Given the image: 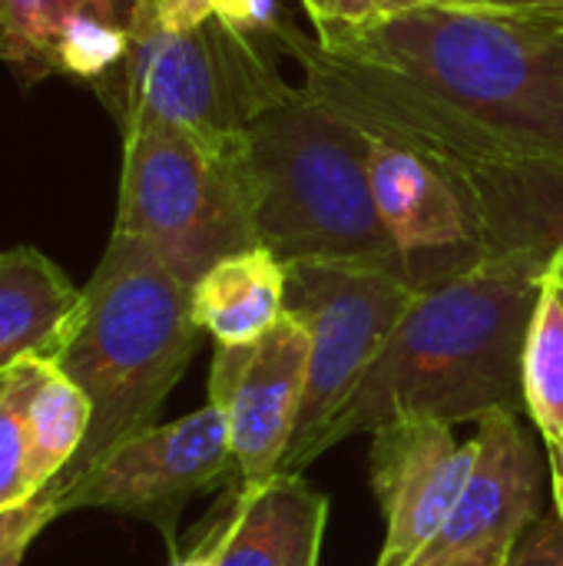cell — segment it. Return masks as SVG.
<instances>
[{"label":"cell","instance_id":"1","mask_svg":"<svg viewBox=\"0 0 563 566\" xmlns=\"http://www.w3.org/2000/svg\"><path fill=\"white\" fill-rule=\"evenodd\" d=\"M272 40L319 103L455 176L563 159V20L421 7L315 40L282 23Z\"/></svg>","mask_w":563,"mask_h":566},{"label":"cell","instance_id":"2","mask_svg":"<svg viewBox=\"0 0 563 566\" xmlns=\"http://www.w3.org/2000/svg\"><path fill=\"white\" fill-rule=\"evenodd\" d=\"M544 272L531 255L504 252L421 285L388 345L302 454L299 474L395 418L421 415L455 428L501 408L524 411L521 355Z\"/></svg>","mask_w":563,"mask_h":566},{"label":"cell","instance_id":"3","mask_svg":"<svg viewBox=\"0 0 563 566\" xmlns=\"http://www.w3.org/2000/svg\"><path fill=\"white\" fill-rule=\"evenodd\" d=\"M199 335L192 289L143 239L113 232L83 285L73 335L53 361L90 401V434L56 481L76 478L156 424Z\"/></svg>","mask_w":563,"mask_h":566},{"label":"cell","instance_id":"4","mask_svg":"<svg viewBox=\"0 0 563 566\" xmlns=\"http://www.w3.org/2000/svg\"><path fill=\"white\" fill-rule=\"evenodd\" d=\"M256 239L282 265L362 262L411 275L375 209L372 136L305 86L249 129Z\"/></svg>","mask_w":563,"mask_h":566},{"label":"cell","instance_id":"5","mask_svg":"<svg viewBox=\"0 0 563 566\" xmlns=\"http://www.w3.org/2000/svg\"><path fill=\"white\" fill-rule=\"evenodd\" d=\"M113 232L143 239L189 289L219 259L259 245L249 139L143 119L123 129Z\"/></svg>","mask_w":563,"mask_h":566},{"label":"cell","instance_id":"6","mask_svg":"<svg viewBox=\"0 0 563 566\" xmlns=\"http://www.w3.org/2000/svg\"><path fill=\"white\" fill-rule=\"evenodd\" d=\"M96 86L123 129L156 119L199 136H239L295 93L262 40L222 13L196 23L136 20L126 56Z\"/></svg>","mask_w":563,"mask_h":566},{"label":"cell","instance_id":"7","mask_svg":"<svg viewBox=\"0 0 563 566\" xmlns=\"http://www.w3.org/2000/svg\"><path fill=\"white\" fill-rule=\"evenodd\" d=\"M421 285L385 265L292 262L285 265V315L309 332V378L282 474H299L302 454L335 418L378 352L388 345Z\"/></svg>","mask_w":563,"mask_h":566},{"label":"cell","instance_id":"8","mask_svg":"<svg viewBox=\"0 0 563 566\" xmlns=\"http://www.w3.org/2000/svg\"><path fill=\"white\" fill-rule=\"evenodd\" d=\"M236 478L229 428L219 408L206 405L169 424H153L143 434L116 444L76 478L53 481L60 517L73 511H113L153 524L176 557V524L183 507Z\"/></svg>","mask_w":563,"mask_h":566},{"label":"cell","instance_id":"9","mask_svg":"<svg viewBox=\"0 0 563 566\" xmlns=\"http://www.w3.org/2000/svg\"><path fill=\"white\" fill-rule=\"evenodd\" d=\"M309 352V332L292 315H282L252 345H216L209 405L229 428L236 488H256L279 474L305 398Z\"/></svg>","mask_w":563,"mask_h":566},{"label":"cell","instance_id":"10","mask_svg":"<svg viewBox=\"0 0 563 566\" xmlns=\"http://www.w3.org/2000/svg\"><path fill=\"white\" fill-rule=\"evenodd\" d=\"M372 488L385 514L375 566H411L445 527L475 464V441H458L438 418H395L372 431Z\"/></svg>","mask_w":563,"mask_h":566},{"label":"cell","instance_id":"11","mask_svg":"<svg viewBox=\"0 0 563 566\" xmlns=\"http://www.w3.org/2000/svg\"><path fill=\"white\" fill-rule=\"evenodd\" d=\"M368 179L382 226L418 285L481 259L478 222L461 176L411 149L372 139Z\"/></svg>","mask_w":563,"mask_h":566},{"label":"cell","instance_id":"12","mask_svg":"<svg viewBox=\"0 0 563 566\" xmlns=\"http://www.w3.org/2000/svg\"><path fill=\"white\" fill-rule=\"evenodd\" d=\"M471 474L438 531L411 566H435L491 544H514L541 517V461L518 411L475 421Z\"/></svg>","mask_w":563,"mask_h":566},{"label":"cell","instance_id":"13","mask_svg":"<svg viewBox=\"0 0 563 566\" xmlns=\"http://www.w3.org/2000/svg\"><path fill=\"white\" fill-rule=\"evenodd\" d=\"M471 196L481 255L521 252L551 265L563 255V159H521L461 176Z\"/></svg>","mask_w":563,"mask_h":566},{"label":"cell","instance_id":"14","mask_svg":"<svg viewBox=\"0 0 563 566\" xmlns=\"http://www.w3.org/2000/svg\"><path fill=\"white\" fill-rule=\"evenodd\" d=\"M329 497L302 474L236 488L219 566H319Z\"/></svg>","mask_w":563,"mask_h":566},{"label":"cell","instance_id":"15","mask_svg":"<svg viewBox=\"0 0 563 566\" xmlns=\"http://www.w3.org/2000/svg\"><path fill=\"white\" fill-rule=\"evenodd\" d=\"M83 289L33 245L0 252V375L23 361H56L66 348Z\"/></svg>","mask_w":563,"mask_h":566},{"label":"cell","instance_id":"16","mask_svg":"<svg viewBox=\"0 0 563 566\" xmlns=\"http://www.w3.org/2000/svg\"><path fill=\"white\" fill-rule=\"evenodd\" d=\"M129 33L90 17L80 0H0V53L30 70L100 83L126 56Z\"/></svg>","mask_w":563,"mask_h":566},{"label":"cell","instance_id":"17","mask_svg":"<svg viewBox=\"0 0 563 566\" xmlns=\"http://www.w3.org/2000/svg\"><path fill=\"white\" fill-rule=\"evenodd\" d=\"M285 315V265L262 245L219 259L192 285V322L222 348L259 342Z\"/></svg>","mask_w":563,"mask_h":566},{"label":"cell","instance_id":"18","mask_svg":"<svg viewBox=\"0 0 563 566\" xmlns=\"http://www.w3.org/2000/svg\"><path fill=\"white\" fill-rule=\"evenodd\" d=\"M524 411L548 448L563 444V279L548 265L521 355Z\"/></svg>","mask_w":563,"mask_h":566},{"label":"cell","instance_id":"19","mask_svg":"<svg viewBox=\"0 0 563 566\" xmlns=\"http://www.w3.org/2000/svg\"><path fill=\"white\" fill-rule=\"evenodd\" d=\"M30 434V484L43 494L80 454L90 434V401L86 395L46 361L27 405Z\"/></svg>","mask_w":563,"mask_h":566},{"label":"cell","instance_id":"20","mask_svg":"<svg viewBox=\"0 0 563 566\" xmlns=\"http://www.w3.org/2000/svg\"><path fill=\"white\" fill-rule=\"evenodd\" d=\"M46 361H23L0 385V511L40 497L30 484V434L27 405Z\"/></svg>","mask_w":563,"mask_h":566},{"label":"cell","instance_id":"21","mask_svg":"<svg viewBox=\"0 0 563 566\" xmlns=\"http://www.w3.org/2000/svg\"><path fill=\"white\" fill-rule=\"evenodd\" d=\"M56 517H60V507H56L53 488H46L40 497L27 501L20 507L0 511V557L10 554L13 547H30L33 537Z\"/></svg>","mask_w":563,"mask_h":566},{"label":"cell","instance_id":"22","mask_svg":"<svg viewBox=\"0 0 563 566\" xmlns=\"http://www.w3.org/2000/svg\"><path fill=\"white\" fill-rule=\"evenodd\" d=\"M501 566H563V521L557 514L538 517L511 547Z\"/></svg>","mask_w":563,"mask_h":566},{"label":"cell","instance_id":"23","mask_svg":"<svg viewBox=\"0 0 563 566\" xmlns=\"http://www.w3.org/2000/svg\"><path fill=\"white\" fill-rule=\"evenodd\" d=\"M216 13L256 40H272L282 27L275 0H216Z\"/></svg>","mask_w":563,"mask_h":566},{"label":"cell","instance_id":"24","mask_svg":"<svg viewBox=\"0 0 563 566\" xmlns=\"http://www.w3.org/2000/svg\"><path fill=\"white\" fill-rule=\"evenodd\" d=\"M302 7L309 10L319 36L358 27L375 17V0H302Z\"/></svg>","mask_w":563,"mask_h":566},{"label":"cell","instance_id":"25","mask_svg":"<svg viewBox=\"0 0 563 566\" xmlns=\"http://www.w3.org/2000/svg\"><path fill=\"white\" fill-rule=\"evenodd\" d=\"M229 511H222L219 517L209 521L202 541H196V547L189 554H176L173 566H219V547H222V537H226V527H229Z\"/></svg>","mask_w":563,"mask_h":566},{"label":"cell","instance_id":"26","mask_svg":"<svg viewBox=\"0 0 563 566\" xmlns=\"http://www.w3.org/2000/svg\"><path fill=\"white\" fill-rule=\"evenodd\" d=\"M468 7L501 10V13H524V17H554L563 20V0H475Z\"/></svg>","mask_w":563,"mask_h":566},{"label":"cell","instance_id":"27","mask_svg":"<svg viewBox=\"0 0 563 566\" xmlns=\"http://www.w3.org/2000/svg\"><path fill=\"white\" fill-rule=\"evenodd\" d=\"M514 544H491V547H481V551H471V554H461V557H451V560H441L435 566H501L508 560Z\"/></svg>","mask_w":563,"mask_h":566},{"label":"cell","instance_id":"28","mask_svg":"<svg viewBox=\"0 0 563 566\" xmlns=\"http://www.w3.org/2000/svg\"><path fill=\"white\" fill-rule=\"evenodd\" d=\"M475 0H378L375 13H405V10H421V7H468Z\"/></svg>","mask_w":563,"mask_h":566},{"label":"cell","instance_id":"29","mask_svg":"<svg viewBox=\"0 0 563 566\" xmlns=\"http://www.w3.org/2000/svg\"><path fill=\"white\" fill-rule=\"evenodd\" d=\"M551 488H554V514L563 521V468H551Z\"/></svg>","mask_w":563,"mask_h":566},{"label":"cell","instance_id":"30","mask_svg":"<svg viewBox=\"0 0 563 566\" xmlns=\"http://www.w3.org/2000/svg\"><path fill=\"white\" fill-rule=\"evenodd\" d=\"M23 554H27V547H13L10 554L0 557V566H20L23 564Z\"/></svg>","mask_w":563,"mask_h":566},{"label":"cell","instance_id":"31","mask_svg":"<svg viewBox=\"0 0 563 566\" xmlns=\"http://www.w3.org/2000/svg\"><path fill=\"white\" fill-rule=\"evenodd\" d=\"M548 458H551V468H563V444L561 448H548Z\"/></svg>","mask_w":563,"mask_h":566},{"label":"cell","instance_id":"32","mask_svg":"<svg viewBox=\"0 0 563 566\" xmlns=\"http://www.w3.org/2000/svg\"><path fill=\"white\" fill-rule=\"evenodd\" d=\"M0 385H3V375H0Z\"/></svg>","mask_w":563,"mask_h":566},{"label":"cell","instance_id":"33","mask_svg":"<svg viewBox=\"0 0 563 566\" xmlns=\"http://www.w3.org/2000/svg\"><path fill=\"white\" fill-rule=\"evenodd\" d=\"M375 7H378V0H375Z\"/></svg>","mask_w":563,"mask_h":566}]
</instances>
